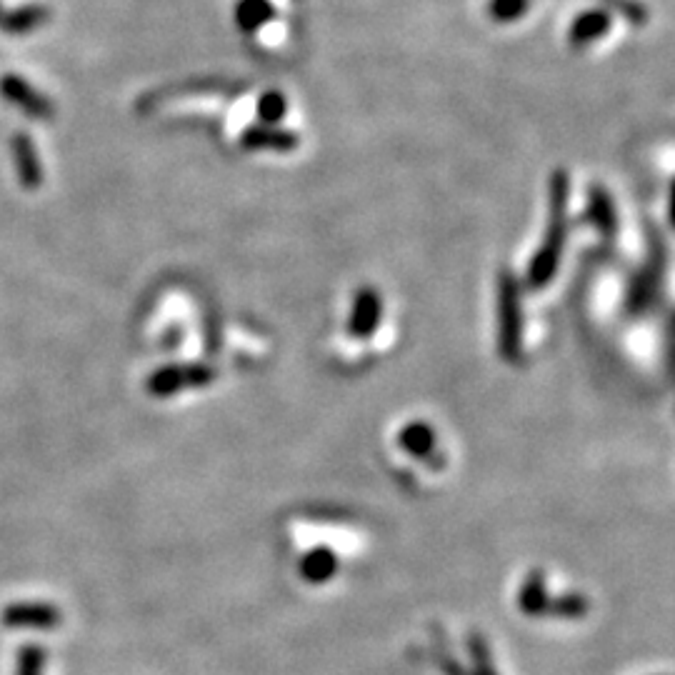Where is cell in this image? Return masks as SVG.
I'll return each instance as SVG.
<instances>
[{"instance_id":"cell-1","label":"cell","mask_w":675,"mask_h":675,"mask_svg":"<svg viewBox=\"0 0 675 675\" xmlns=\"http://www.w3.org/2000/svg\"><path fill=\"white\" fill-rule=\"evenodd\" d=\"M548 228H545V238L540 248L535 250L533 260L525 273V283L530 290H540L555 278L560 265V255H563L565 245V230H568V173L565 170H553L550 175L548 188Z\"/></svg>"},{"instance_id":"cell-2","label":"cell","mask_w":675,"mask_h":675,"mask_svg":"<svg viewBox=\"0 0 675 675\" xmlns=\"http://www.w3.org/2000/svg\"><path fill=\"white\" fill-rule=\"evenodd\" d=\"M498 315L500 355L515 363L523 350V308H520L518 280L508 270L498 280Z\"/></svg>"},{"instance_id":"cell-3","label":"cell","mask_w":675,"mask_h":675,"mask_svg":"<svg viewBox=\"0 0 675 675\" xmlns=\"http://www.w3.org/2000/svg\"><path fill=\"white\" fill-rule=\"evenodd\" d=\"M215 378L213 368L203 363H188V365H165V368L155 370L148 378V393L155 398H170L173 393L183 388H203Z\"/></svg>"},{"instance_id":"cell-4","label":"cell","mask_w":675,"mask_h":675,"mask_svg":"<svg viewBox=\"0 0 675 675\" xmlns=\"http://www.w3.org/2000/svg\"><path fill=\"white\" fill-rule=\"evenodd\" d=\"M663 263H665L663 248H660L658 240H655V243L650 240L648 258H645L643 268L638 270V275H635L633 283H630V288H628V300H625L628 313H640V310L648 308L655 290H658L660 275H663Z\"/></svg>"},{"instance_id":"cell-5","label":"cell","mask_w":675,"mask_h":675,"mask_svg":"<svg viewBox=\"0 0 675 675\" xmlns=\"http://www.w3.org/2000/svg\"><path fill=\"white\" fill-rule=\"evenodd\" d=\"M60 610L50 603H10L3 608L5 628L50 630L60 625Z\"/></svg>"},{"instance_id":"cell-6","label":"cell","mask_w":675,"mask_h":675,"mask_svg":"<svg viewBox=\"0 0 675 675\" xmlns=\"http://www.w3.org/2000/svg\"><path fill=\"white\" fill-rule=\"evenodd\" d=\"M380 315H383V300L375 288H360L353 300L348 320V335L350 338H370L373 330L380 325Z\"/></svg>"},{"instance_id":"cell-7","label":"cell","mask_w":675,"mask_h":675,"mask_svg":"<svg viewBox=\"0 0 675 675\" xmlns=\"http://www.w3.org/2000/svg\"><path fill=\"white\" fill-rule=\"evenodd\" d=\"M583 220L593 225L603 238H613L618 233V210H615L613 198H610V193L603 185H590Z\"/></svg>"},{"instance_id":"cell-8","label":"cell","mask_w":675,"mask_h":675,"mask_svg":"<svg viewBox=\"0 0 675 675\" xmlns=\"http://www.w3.org/2000/svg\"><path fill=\"white\" fill-rule=\"evenodd\" d=\"M0 93H3V98L8 100V103L25 110L30 118H50V113H53L48 100L40 93H35L23 78H18V75H5V78H0Z\"/></svg>"},{"instance_id":"cell-9","label":"cell","mask_w":675,"mask_h":675,"mask_svg":"<svg viewBox=\"0 0 675 675\" xmlns=\"http://www.w3.org/2000/svg\"><path fill=\"white\" fill-rule=\"evenodd\" d=\"M613 25V18L605 8H593V10H583L578 18L570 23L568 28V43L573 48H583V45L595 43L598 38H603L605 33Z\"/></svg>"},{"instance_id":"cell-10","label":"cell","mask_w":675,"mask_h":675,"mask_svg":"<svg viewBox=\"0 0 675 675\" xmlns=\"http://www.w3.org/2000/svg\"><path fill=\"white\" fill-rule=\"evenodd\" d=\"M298 135L290 130H280L275 125H253L240 135V145L245 150H293L298 148Z\"/></svg>"},{"instance_id":"cell-11","label":"cell","mask_w":675,"mask_h":675,"mask_svg":"<svg viewBox=\"0 0 675 675\" xmlns=\"http://www.w3.org/2000/svg\"><path fill=\"white\" fill-rule=\"evenodd\" d=\"M298 570H300V578H303L305 583L323 585V583H328L335 573H338V558H335L333 550L320 545V548L308 550V553L300 558Z\"/></svg>"},{"instance_id":"cell-12","label":"cell","mask_w":675,"mask_h":675,"mask_svg":"<svg viewBox=\"0 0 675 675\" xmlns=\"http://www.w3.org/2000/svg\"><path fill=\"white\" fill-rule=\"evenodd\" d=\"M13 153H15V165H18L20 173V183L25 188H38L40 180H43V170H40L38 155H35L33 143L25 133H20L18 138L13 140Z\"/></svg>"},{"instance_id":"cell-13","label":"cell","mask_w":675,"mask_h":675,"mask_svg":"<svg viewBox=\"0 0 675 675\" xmlns=\"http://www.w3.org/2000/svg\"><path fill=\"white\" fill-rule=\"evenodd\" d=\"M398 443H400V448L408 450V453L415 455V458H425V455L433 453L435 433L428 423L415 420V423H408L403 430H400Z\"/></svg>"},{"instance_id":"cell-14","label":"cell","mask_w":675,"mask_h":675,"mask_svg":"<svg viewBox=\"0 0 675 675\" xmlns=\"http://www.w3.org/2000/svg\"><path fill=\"white\" fill-rule=\"evenodd\" d=\"M548 593H545V575L540 570H533L528 580L523 583L518 595V608L525 615H540L548 610Z\"/></svg>"},{"instance_id":"cell-15","label":"cell","mask_w":675,"mask_h":675,"mask_svg":"<svg viewBox=\"0 0 675 675\" xmlns=\"http://www.w3.org/2000/svg\"><path fill=\"white\" fill-rule=\"evenodd\" d=\"M275 18V8L270 0H240L235 5V20L245 33H255L265 23Z\"/></svg>"},{"instance_id":"cell-16","label":"cell","mask_w":675,"mask_h":675,"mask_svg":"<svg viewBox=\"0 0 675 675\" xmlns=\"http://www.w3.org/2000/svg\"><path fill=\"white\" fill-rule=\"evenodd\" d=\"M45 20H48V10L38 8V5H28V8H20L15 10V13L5 15V18L0 20V25H3V30H8V33L20 35L40 28Z\"/></svg>"},{"instance_id":"cell-17","label":"cell","mask_w":675,"mask_h":675,"mask_svg":"<svg viewBox=\"0 0 675 675\" xmlns=\"http://www.w3.org/2000/svg\"><path fill=\"white\" fill-rule=\"evenodd\" d=\"M288 110V103H285L283 93L280 90H268V93L260 95L258 100V115L265 125H275L280 123V118Z\"/></svg>"},{"instance_id":"cell-18","label":"cell","mask_w":675,"mask_h":675,"mask_svg":"<svg viewBox=\"0 0 675 675\" xmlns=\"http://www.w3.org/2000/svg\"><path fill=\"white\" fill-rule=\"evenodd\" d=\"M45 670V648L40 645H23L18 653L15 675H43Z\"/></svg>"},{"instance_id":"cell-19","label":"cell","mask_w":675,"mask_h":675,"mask_svg":"<svg viewBox=\"0 0 675 675\" xmlns=\"http://www.w3.org/2000/svg\"><path fill=\"white\" fill-rule=\"evenodd\" d=\"M530 0H490L488 15L495 23H513L528 10Z\"/></svg>"},{"instance_id":"cell-20","label":"cell","mask_w":675,"mask_h":675,"mask_svg":"<svg viewBox=\"0 0 675 675\" xmlns=\"http://www.w3.org/2000/svg\"><path fill=\"white\" fill-rule=\"evenodd\" d=\"M608 10H615V15L628 20L630 25H643L648 20V10L638 0H600Z\"/></svg>"},{"instance_id":"cell-21","label":"cell","mask_w":675,"mask_h":675,"mask_svg":"<svg viewBox=\"0 0 675 675\" xmlns=\"http://www.w3.org/2000/svg\"><path fill=\"white\" fill-rule=\"evenodd\" d=\"M588 608L590 605L583 595H563L555 603H548V610L558 613V618H583Z\"/></svg>"}]
</instances>
